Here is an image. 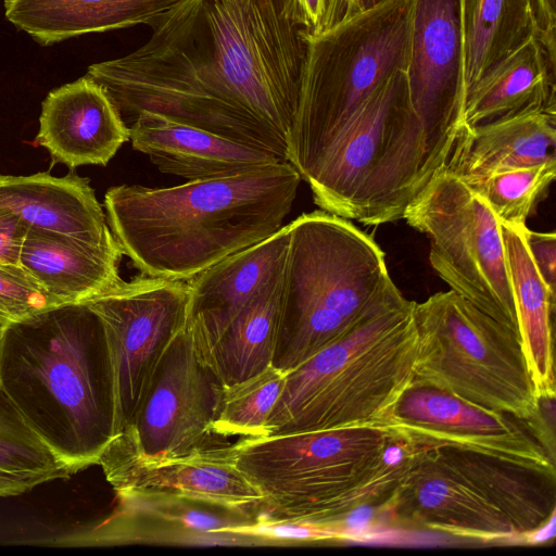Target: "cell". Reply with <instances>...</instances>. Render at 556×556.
I'll return each instance as SVG.
<instances>
[{
    "label": "cell",
    "instance_id": "obj_1",
    "mask_svg": "<svg viewBox=\"0 0 556 556\" xmlns=\"http://www.w3.org/2000/svg\"><path fill=\"white\" fill-rule=\"evenodd\" d=\"M152 28L86 74L128 127L149 111L288 161L308 50L296 0H179Z\"/></svg>",
    "mask_w": 556,
    "mask_h": 556
},
{
    "label": "cell",
    "instance_id": "obj_34",
    "mask_svg": "<svg viewBox=\"0 0 556 556\" xmlns=\"http://www.w3.org/2000/svg\"><path fill=\"white\" fill-rule=\"evenodd\" d=\"M27 228L18 216L0 208V264H20L21 247Z\"/></svg>",
    "mask_w": 556,
    "mask_h": 556
},
{
    "label": "cell",
    "instance_id": "obj_33",
    "mask_svg": "<svg viewBox=\"0 0 556 556\" xmlns=\"http://www.w3.org/2000/svg\"><path fill=\"white\" fill-rule=\"evenodd\" d=\"M532 261L548 290L556 294V233L539 232L523 227Z\"/></svg>",
    "mask_w": 556,
    "mask_h": 556
},
{
    "label": "cell",
    "instance_id": "obj_23",
    "mask_svg": "<svg viewBox=\"0 0 556 556\" xmlns=\"http://www.w3.org/2000/svg\"><path fill=\"white\" fill-rule=\"evenodd\" d=\"M119 244L91 243L28 227L20 264L65 304L85 303L110 290L122 278Z\"/></svg>",
    "mask_w": 556,
    "mask_h": 556
},
{
    "label": "cell",
    "instance_id": "obj_3",
    "mask_svg": "<svg viewBox=\"0 0 556 556\" xmlns=\"http://www.w3.org/2000/svg\"><path fill=\"white\" fill-rule=\"evenodd\" d=\"M0 387L72 473L99 464L115 438L105 333L85 303L2 327Z\"/></svg>",
    "mask_w": 556,
    "mask_h": 556
},
{
    "label": "cell",
    "instance_id": "obj_28",
    "mask_svg": "<svg viewBox=\"0 0 556 556\" xmlns=\"http://www.w3.org/2000/svg\"><path fill=\"white\" fill-rule=\"evenodd\" d=\"M462 18L466 98L495 64L535 35V23L532 0H462Z\"/></svg>",
    "mask_w": 556,
    "mask_h": 556
},
{
    "label": "cell",
    "instance_id": "obj_31",
    "mask_svg": "<svg viewBox=\"0 0 556 556\" xmlns=\"http://www.w3.org/2000/svg\"><path fill=\"white\" fill-rule=\"evenodd\" d=\"M286 375L270 365L242 382L224 388L212 432L242 438L264 437L265 422L281 394Z\"/></svg>",
    "mask_w": 556,
    "mask_h": 556
},
{
    "label": "cell",
    "instance_id": "obj_36",
    "mask_svg": "<svg viewBox=\"0 0 556 556\" xmlns=\"http://www.w3.org/2000/svg\"><path fill=\"white\" fill-rule=\"evenodd\" d=\"M535 36L556 58V0H532Z\"/></svg>",
    "mask_w": 556,
    "mask_h": 556
},
{
    "label": "cell",
    "instance_id": "obj_13",
    "mask_svg": "<svg viewBox=\"0 0 556 556\" xmlns=\"http://www.w3.org/2000/svg\"><path fill=\"white\" fill-rule=\"evenodd\" d=\"M406 78L432 177L447 164L464 129L462 0H410Z\"/></svg>",
    "mask_w": 556,
    "mask_h": 556
},
{
    "label": "cell",
    "instance_id": "obj_19",
    "mask_svg": "<svg viewBox=\"0 0 556 556\" xmlns=\"http://www.w3.org/2000/svg\"><path fill=\"white\" fill-rule=\"evenodd\" d=\"M128 140L129 127L106 90L87 75L42 101L36 142L52 164L104 166Z\"/></svg>",
    "mask_w": 556,
    "mask_h": 556
},
{
    "label": "cell",
    "instance_id": "obj_17",
    "mask_svg": "<svg viewBox=\"0 0 556 556\" xmlns=\"http://www.w3.org/2000/svg\"><path fill=\"white\" fill-rule=\"evenodd\" d=\"M117 497L118 506L105 521L76 538L88 544H243L239 532L260 521L256 514L207 502L164 495Z\"/></svg>",
    "mask_w": 556,
    "mask_h": 556
},
{
    "label": "cell",
    "instance_id": "obj_37",
    "mask_svg": "<svg viewBox=\"0 0 556 556\" xmlns=\"http://www.w3.org/2000/svg\"><path fill=\"white\" fill-rule=\"evenodd\" d=\"M382 1L384 0H339V22L351 15L368 10Z\"/></svg>",
    "mask_w": 556,
    "mask_h": 556
},
{
    "label": "cell",
    "instance_id": "obj_26",
    "mask_svg": "<svg viewBox=\"0 0 556 556\" xmlns=\"http://www.w3.org/2000/svg\"><path fill=\"white\" fill-rule=\"evenodd\" d=\"M556 162V114L529 112L464 127L445 169L457 177Z\"/></svg>",
    "mask_w": 556,
    "mask_h": 556
},
{
    "label": "cell",
    "instance_id": "obj_30",
    "mask_svg": "<svg viewBox=\"0 0 556 556\" xmlns=\"http://www.w3.org/2000/svg\"><path fill=\"white\" fill-rule=\"evenodd\" d=\"M555 176L556 162H545L459 178L485 201L500 222L526 225Z\"/></svg>",
    "mask_w": 556,
    "mask_h": 556
},
{
    "label": "cell",
    "instance_id": "obj_25",
    "mask_svg": "<svg viewBox=\"0 0 556 556\" xmlns=\"http://www.w3.org/2000/svg\"><path fill=\"white\" fill-rule=\"evenodd\" d=\"M500 223L528 369L539 400L554 401L556 294L548 290L532 261L523 233L526 225Z\"/></svg>",
    "mask_w": 556,
    "mask_h": 556
},
{
    "label": "cell",
    "instance_id": "obj_10",
    "mask_svg": "<svg viewBox=\"0 0 556 556\" xmlns=\"http://www.w3.org/2000/svg\"><path fill=\"white\" fill-rule=\"evenodd\" d=\"M403 218L428 236L431 267L451 290L519 334L501 223L485 201L442 167Z\"/></svg>",
    "mask_w": 556,
    "mask_h": 556
},
{
    "label": "cell",
    "instance_id": "obj_8",
    "mask_svg": "<svg viewBox=\"0 0 556 556\" xmlns=\"http://www.w3.org/2000/svg\"><path fill=\"white\" fill-rule=\"evenodd\" d=\"M410 0H384L307 35L301 94L287 137L288 162L306 182L369 94L405 72L409 59Z\"/></svg>",
    "mask_w": 556,
    "mask_h": 556
},
{
    "label": "cell",
    "instance_id": "obj_9",
    "mask_svg": "<svg viewBox=\"0 0 556 556\" xmlns=\"http://www.w3.org/2000/svg\"><path fill=\"white\" fill-rule=\"evenodd\" d=\"M412 386L434 388L523 420L543 418L519 334L453 290L415 304Z\"/></svg>",
    "mask_w": 556,
    "mask_h": 556
},
{
    "label": "cell",
    "instance_id": "obj_22",
    "mask_svg": "<svg viewBox=\"0 0 556 556\" xmlns=\"http://www.w3.org/2000/svg\"><path fill=\"white\" fill-rule=\"evenodd\" d=\"M556 58L535 35L503 58L468 91L464 127L529 112L556 114Z\"/></svg>",
    "mask_w": 556,
    "mask_h": 556
},
{
    "label": "cell",
    "instance_id": "obj_15",
    "mask_svg": "<svg viewBox=\"0 0 556 556\" xmlns=\"http://www.w3.org/2000/svg\"><path fill=\"white\" fill-rule=\"evenodd\" d=\"M381 510L401 528L483 543L523 542L509 518L439 447H415L407 471Z\"/></svg>",
    "mask_w": 556,
    "mask_h": 556
},
{
    "label": "cell",
    "instance_id": "obj_38",
    "mask_svg": "<svg viewBox=\"0 0 556 556\" xmlns=\"http://www.w3.org/2000/svg\"><path fill=\"white\" fill-rule=\"evenodd\" d=\"M1 331H2V327L0 326V338H1Z\"/></svg>",
    "mask_w": 556,
    "mask_h": 556
},
{
    "label": "cell",
    "instance_id": "obj_12",
    "mask_svg": "<svg viewBox=\"0 0 556 556\" xmlns=\"http://www.w3.org/2000/svg\"><path fill=\"white\" fill-rule=\"evenodd\" d=\"M223 390L186 327L163 355L131 426L113 441L146 459L187 455L206 445Z\"/></svg>",
    "mask_w": 556,
    "mask_h": 556
},
{
    "label": "cell",
    "instance_id": "obj_18",
    "mask_svg": "<svg viewBox=\"0 0 556 556\" xmlns=\"http://www.w3.org/2000/svg\"><path fill=\"white\" fill-rule=\"evenodd\" d=\"M289 238L288 224L186 280L190 291L187 327L204 361L233 318L282 271Z\"/></svg>",
    "mask_w": 556,
    "mask_h": 556
},
{
    "label": "cell",
    "instance_id": "obj_27",
    "mask_svg": "<svg viewBox=\"0 0 556 556\" xmlns=\"http://www.w3.org/2000/svg\"><path fill=\"white\" fill-rule=\"evenodd\" d=\"M282 271L233 318L205 362L224 388L273 365L277 344Z\"/></svg>",
    "mask_w": 556,
    "mask_h": 556
},
{
    "label": "cell",
    "instance_id": "obj_24",
    "mask_svg": "<svg viewBox=\"0 0 556 556\" xmlns=\"http://www.w3.org/2000/svg\"><path fill=\"white\" fill-rule=\"evenodd\" d=\"M179 0H4L9 22L42 46L73 37L125 28L151 27Z\"/></svg>",
    "mask_w": 556,
    "mask_h": 556
},
{
    "label": "cell",
    "instance_id": "obj_29",
    "mask_svg": "<svg viewBox=\"0 0 556 556\" xmlns=\"http://www.w3.org/2000/svg\"><path fill=\"white\" fill-rule=\"evenodd\" d=\"M71 475L0 387V497L20 495Z\"/></svg>",
    "mask_w": 556,
    "mask_h": 556
},
{
    "label": "cell",
    "instance_id": "obj_20",
    "mask_svg": "<svg viewBox=\"0 0 556 556\" xmlns=\"http://www.w3.org/2000/svg\"><path fill=\"white\" fill-rule=\"evenodd\" d=\"M135 150L165 174L189 180L222 178L265 167L281 160L275 152L174 122L149 111L129 126Z\"/></svg>",
    "mask_w": 556,
    "mask_h": 556
},
{
    "label": "cell",
    "instance_id": "obj_16",
    "mask_svg": "<svg viewBox=\"0 0 556 556\" xmlns=\"http://www.w3.org/2000/svg\"><path fill=\"white\" fill-rule=\"evenodd\" d=\"M236 444L202 446L187 455L140 458L112 441L100 457L116 495H164L258 515L262 495L236 464Z\"/></svg>",
    "mask_w": 556,
    "mask_h": 556
},
{
    "label": "cell",
    "instance_id": "obj_21",
    "mask_svg": "<svg viewBox=\"0 0 556 556\" xmlns=\"http://www.w3.org/2000/svg\"><path fill=\"white\" fill-rule=\"evenodd\" d=\"M0 208L12 212L28 227L91 243L117 244L89 179L75 173L63 177L48 172L0 174Z\"/></svg>",
    "mask_w": 556,
    "mask_h": 556
},
{
    "label": "cell",
    "instance_id": "obj_14",
    "mask_svg": "<svg viewBox=\"0 0 556 556\" xmlns=\"http://www.w3.org/2000/svg\"><path fill=\"white\" fill-rule=\"evenodd\" d=\"M393 428L420 447L459 446L555 466L544 418L519 419L434 388L409 387L394 408Z\"/></svg>",
    "mask_w": 556,
    "mask_h": 556
},
{
    "label": "cell",
    "instance_id": "obj_4",
    "mask_svg": "<svg viewBox=\"0 0 556 556\" xmlns=\"http://www.w3.org/2000/svg\"><path fill=\"white\" fill-rule=\"evenodd\" d=\"M235 444L238 469L262 495L260 521L336 532L365 506L382 509L415 451L386 427L242 438Z\"/></svg>",
    "mask_w": 556,
    "mask_h": 556
},
{
    "label": "cell",
    "instance_id": "obj_11",
    "mask_svg": "<svg viewBox=\"0 0 556 556\" xmlns=\"http://www.w3.org/2000/svg\"><path fill=\"white\" fill-rule=\"evenodd\" d=\"M189 302L187 281L146 275L85 302L105 333L115 438L131 426L163 355L187 327Z\"/></svg>",
    "mask_w": 556,
    "mask_h": 556
},
{
    "label": "cell",
    "instance_id": "obj_7",
    "mask_svg": "<svg viewBox=\"0 0 556 556\" xmlns=\"http://www.w3.org/2000/svg\"><path fill=\"white\" fill-rule=\"evenodd\" d=\"M431 178L405 72L383 80L344 125L307 181L320 210L376 226L403 218Z\"/></svg>",
    "mask_w": 556,
    "mask_h": 556
},
{
    "label": "cell",
    "instance_id": "obj_2",
    "mask_svg": "<svg viewBox=\"0 0 556 556\" xmlns=\"http://www.w3.org/2000/svg\"><path fill=\"white\" fill-rule=\"evenodd\" d=\"M301 180L287 161L173 187L121 185L106 191L105 215L142 275L186 281L278 231Z\"/></svg>",
    "mask_w": 556,
    "mask_h": 556
},
{
    "label": "cell",
    "instance_id": "obj_32",
    "mask_svg": "<svg viewBox=\"0 0 556 556\" xmlns=\"http://www.w3.org/2000/svg\"><path fill=\"white\" fill-rule=\"evenodd\" d=\"M21 264H0V326L64 305Z\"/></svg>",
    "mask_w": 556,
    "mask_h": 556
},
{
    "label": "cell",
    "instance_id": "obj_35",
    "mask_svg": "<svg viewBox=\"0 0 556 556\" xmlns=\"http://www.w3.org/2000/svg\"><path fill=\"white\" fill-rule=\"evenodd\" d=\"M308 35H319L339 22V0H296Z\"/></svg>",
    "mask_w": 556,
    "mask_h": 556
},
{
    "label": "cell",
    "instance_id": "obj_5",
    "mask_svg": "<svg viewBox=\"0 0 556 556\" xmlns=\"http://www.w3.org/2000/svg\"><path fill=\"white\" fill-rule=\"evenodd\" d=\"M415 304L391 282L345 334L288 372L264 437L393 428L394 408L415 377Z\"/></svg>",
    "mask_w": 556,
    "mask_h": 556
},
{
    "label": "cell",
    "instance_id": "obj_6",
    "mask_svg": "<svg viewBox=\"0 0 556 556\" xmlns=\"http://www.w3.org/2000/svg\"><path fill=\"white\" fill-rule=\"evenodd\" d=\"M289 225L273 361L285 374L345 334L393 282L384 252L349 219L316 210Z\"/></svg>",
    "mask_w": 556,
    "mask_h": 556
}]
</instances>
